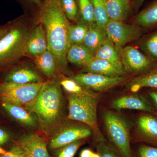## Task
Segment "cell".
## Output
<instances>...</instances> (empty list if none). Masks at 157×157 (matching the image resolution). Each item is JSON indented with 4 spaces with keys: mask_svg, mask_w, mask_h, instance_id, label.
Segmentation results:
<instances>
[{
    "mask_svg": "<svg viewBox=\"0 0 157 157\" xmlns=\"http://www.w3.org/2000/svg\"><path fill=\"white\" fill-rule=\"evenodd\" d=\"M39 19L46 33L48 50L53 54L58 68L67 65V53L70 25L59 0H44L39 14Z\"/></svg>",
    "mask_w": 157,
    "mask_h": 157,
    "instance_id": "obj_1",
    "label": "cell"
},
{
    "mask_svg": "<svg viewBox=\"0 0 157 157\" xmlns=\"http://www.w3.org/2000/svg\"><path fill=\"white\" fill-rule=\"evenodd\" d=\"M25 109L36 114L40 127L46 135H50L61 124L63 117L64 101L57 82H43L36 98L25 105Z\"/></svg>",
    "mask_w": 157,
    "mask_h": 157,
    "instance_id": "obj_2",
    "label": "cell"
},
{
    "mask_svg": "<svg viewBox=\"0 0 157 157\" xmlns=\"http://www.w3.org/2000/svg\"><path fill=\"white\" fill-rule=\"evenodd\" d=\"M68 119L90 127L98 141L105 140L98 128L97 118L98 96L70 94L68 96Z\"/></svg>",
    "mask_w": 157,
    "mask_h": 157,
    "instance_id": "obj_3",
    "label": "cell"
},
{
    "mask_svg": "<svg viewBox=\"0 0 157 157\" xmlns=\"http://www.w3.org/2000/svg\"><path fill=\"white\" fill-rule=\"evenodd\" d=\"M29 33L23 26L9 27L8 33L0 40V67L13 63L25 55Z\"/></svg>",
    "mask_w": 157,
    "mask_h": 157,
    "instance_id": "obj_4",
    "label": "cell"
},
{
    "mask_svg": "<svg viewBox=\"0 0 157 157\" xmlns=\"http://www.w3.org/2000/svg\"><path fill=\"white\" fill-rule=\"evenodd\" d=\"M105 130L110 142L122 157H132L128 124L122 116L112 111L103 114Z\"/></svg>",
    "mask_w": 157,
    "mask_h": 157,
    "instance_id": "obj_5",
    "label": "cell"
},
{
    "mask_svg": "<svg viewBox=\"0 0 157 157\" xmlns=\"http://www.w3.org/2000/svg\"><path fill=\"white\" fill-rule=\"evenodd\" d=\"M43 83L19 84L5 81L0 83V97L3 102L20 106L27 105L36 98Z\"/></svg>",
    "mask_w": 157,
    "mask_h": 157,
    "instance_id": "obj_6",
    "label": "cell"
},
{
    "mask_svg": "<svg viewBox=\"0 0 157 157\" xmlns=\"http://www.w3.org/2000/svg\"><path fill=\"white\" fill-rule=\"evenodd\" d=\"M105 30L119 52L127 44L138 39L141 35V29L138 26L112 20L107 24Z\"/></svg>",
    "mask_w": 157,
    "mask_h": 157,
    "instance_id": "obj_7",
    "label": "cell"
},
{
    "mask_svg": "<svg viewBox=\"0 0 157 157\" xmlns=\"http://www.w3.org/2000/svg\"><path fill=\"white\" fill-rule=\"evenodd\" d=\"M93 133L92 129L84 124H69L54 135L49 142V148L53 150L58 149L75 141L83 140Z\"/></svg>",
    "mask_w": 157,
    "mask_h": 157,
    "instance_id": "obj_8",
    "label": "cell"
},
{
    "mask_svg": "<svg viewBox=\"0 0 157 157\" xmlns=\"http://www.w3.org/2000/svg\"><path fill=\"white\" fill-rule=\"evenodd\" d=\"M119 53L121 61L126 72L137 73L152 66L153 63L150 59L132 46L124 47Z\"/></svg>",
    "mask_w": 157,
    "mask_h": 157,
    "instance_id": "obj_9",
    "label": "cell"
},
{
    "mask_svg": "<svg viewBox=\"0 0 157 157\" xmlns=\"http://www.w3.org/2000/svg\"><path fill=\"white\" fill-rule=\"evenodd\" d=\"M123 76L109 77L99 74L81 73L74 76L75 81L90 90L103 91L109 89L124 80Z\"/></svg>",
    "mask_w": 157,
    "mask_h": 157,
    "instance_id": "obj_10",
    "label": "cell"
},
{
    "mask_svg": "<svg viewBox=\"0 0 157 157\" xmlns=\"http://www.w3.org/2000/svg\"><path fill=\"white\" fill-rule=\"evenodd\" d=\"M18 144L24 151L26 157H50L45 139L39 135H24Z\"/></svg>",
    "mask_w": 157,
    "mask_h": 157,
    "instance_id": "obj_11",
    "label": "cell"
},
{
    "mask_svg": "<svg viewBox=\"0 0 157 157\" xmlns=\"http://www.w3.org/2000/svg\"><path fill=\"white\" fill-rule=\"evenodd\" d=\"M48 50L45 29L41 24L29 34L26 45L25 54L35 58Z\"/></svg>",
    "mask_w": 157,
    "mask_h": 157,
    "instance_id": "obj_12",
    "label": "cell"
},
{
    "mask_svg": "<svg viewBox=\"0 0 157 157\" xmlns=\"http://www.w3.org/2000/svg\"><path fill=\"white\" fill-rule=\"evenodd\" d=\"M110 105L115 109H135L155 113V108L151 103L142 96L137 95L125 96L117 98L113 100Z\"/></svg>",
    "mask_w": 157,
    "mask_h": 157,
    "instance_id": "obj_13",
    "label": "cell"
},
{
    "mask_svg": "<svg viewBox=\"0 0 157 157\" xmlns=\"http://www.w3.org/2000/svg\"><path fill=\"white\" fill-rule=\"evenodd\" d=\"M136 132L144 141L157 144V118L149 114L140 116L136 121Z\"/></svg>",
    "mask_w": 157,
    "mask_h": 157,
    "instance_id": "obj_14",
    "label": "cell"
},
{
    "mask_svg": "<svg viewBox=\"0 0 157 157\" xmlns=\"http://www.w3.org/2000/svg\"><path fill=\"white\" fill-rule=\"evenodd\" d=\"M82 73H93L116 77L123 76L126 74V71L123 68L119 67L107 61L95 58L84 67Z\"/></svg>",
    "mask_w": 157,
    "mask_h": 157,
    "instance_id": "obj_15",
    "label": "cell"
},
{
    "mask_svg": "<svg viewBox=\"0 0 157 157\" xmlns=\"http://www.w3.org/2000/svg\"><path fill=\"white\" fill-rule=\"evenodd\" d=\"M5 81L19 84L43 82L42 78L35 70L27 67L12 70L6 75Z\"/></svg>",
    "mask_w": 157,
    "mask_h": 157,
    "instance_id": "obj_16",
    "label": "cell"
},
{
    "mask_svg": "<svg viewBox=\"0 0 157 157\" xmlns=\"http://www.w3.org/2000/svg\"><path fill=\"white\" fill-rule=\"evenodd\" d=\"M107 37L105 29L94 23L89 26L82 45L95 54Z\"/></svg>",
    "mask_w": 157,
    "mask_h": 157,
    "instance_id": "obj_17",
    "label": "cell"
},
{
    "mask_svg": "<svg viewBox=\"0 0 157 157\" xmlns=\"http://www.w3.org/2000/svg\"><path fill=\"white\" fill-rule=\"evenodd\" d=\"M106 10L110 20L122 21L128 16L130 0H106Z\"/></svg>",
    "mask_w": 157,
    "mask_h": 157,
    "instance_id": "obj_18",
    "label": "cell"
},
{
    "mask_svg": "<svg viewBox=\"0 0 157 157\" xmlns=\"http://www.w3.org/2000/svg\"><path fill=\"white\" fill-rule=\"evenodd\" d=\"M67 60L72 63L85 67L95 59L94 54L84 45H72L68 50Z\"/></svg>",
    "mask_w": 157,
    "mask_h": 157,
    "instance_id": "obj_19",
    "label": "cell"
},
{
    "mask_svg": "<svg viewBox=\"0 0 157 157\" xmlns=\"http://www.w3.org/2000/svg\"><path fill=\"white\" fill-rule=\"evenodd\" d=\"M95 58L105 60L121 68H123L120 53L108 36L94 54Z\"/></svg>",
    "mask_w": 157,
    "mask_h": 157,
    "instance_id": "obj_20",
    "label": "cell"
},
{
    "mask_svg": "<svg viewBox=\"0 0 157 157\" xmlns=\"http://www.w3.org/2000/svg\"><path fill=\"white\" fill-rule=\"evenodd\" d=\"M35 58L34 63L38 70L48 78L54 76L58 68L53 54L48 50Z\"/></svg>",
    "mask_w": 157,
    "mask_h": 157,
    "instance_id": "obj_21",
    "label": "cell"
},
{
    "mask_svg": "<svg viewBox=\"0 0 157 157\" xmlns=\"http://www.w3.org/2000/svg\"><path fill=\"white\" fill-rule=\"evenodd\" d=\"M2 106L12 117L24 125L29 127L36 125L33 117L29 111L20 106L10 102H3Z\"/></svg>",
    "mask_w": 157,
    "mask_h": 157,
    "instance_id": "obj_22",
    "label": "cell"
},
{
    "mask_svg": "<svg viewBox=\"0 0 157 157\" xmlns=\"http://www.w3.org/2000/svg\"><path fill=\"white\" fill-rule=\"evenodd\" d=\"M134 22L137 25L149 28L157 25V0H155L136 15Z\"/></svg>",
    "mask_w": 157,
    "mask_h": 157,
    "instance_id": "obj_23",
    "label": "cell"
},
{
    "mask_svg": "<svg viewBox=\"0 0 157 157\" xmlns=\"http://www.w3.org/2000/svg\"><path fill=\"white\" fill-rule=\"evenodd\" d=\"M128 87L133 93L137 92L143 88H157V69L133 79L128 84Z\"/></svg>",
    "mask_w": 157,
    "mask_h": 157,
    "instance_id": "obj_24",
    "label": "cell"
},
{
    "mask_svg": "<svg viewBox=\"0 0 157 157\" xmlns=\"http://www.w3.org/2000/svg\"><path fill=\"white\" fill-rule=\"evenodd\" d=\"M106 0H91L94 14L95 23L101 29H105L110 20L107 14Z\"/></svg>",
    "mask_w": 157,
    "mask_h": 157,
    "instance_id": "obj_25",
    "label": "cell"
},
{
    "mask_svg": "<svg viewBox=\"0 0 157 157\" xmlns=\"http://www.w3.org/2000/svg\"><path fill=\"white\" fill-rule=\"evenodd\" d=\"M80 22L90 26L95 23L94 14L91 0H78Z\"/></svg>",
    "mask_w": 157,
    "mask_h": 157,
    "instance_id": "obj_26",
    "label": "cell"
},
{
    "mask_svg": "<svg viewBox=\"0 0 157 157\" xmlns=\"http://www.w3.org/2000/svg\"><path fill=\"white\" fill-rule=\"evenodd\" d=\"M88 28V26L81 22L76 25H70L69 39L70 45L82 44Z\"/></svg>",
    "mask_w": 157,
    "mask_h": 157,
    "instance_id": "obj_27",
    "label": "cell"
},
{
    "mask_svg": "<svg viewBox=\"0 0 157 157\" xmlns=\"http://www.w3.org/2000/svg\"><path fill=\"white\" fill-rule=\"evenodd\" d=\"M60 84L70 94L98 96L96 93L82 86L74 79L65 78L60 82Z\"/></svg>",
    "mask_w": 157,
    "mask_h": 157,
    "instance_id": "obj_28",
    "label": "cell"
},
{
    "mask_svg": "<svg viewBox=\"0 0 157 157\" xmlns=\"http://www.w3.org/2000/svg\"><path fill=\"white\" fill-rule=\"evenodd\" d=\"M63 11L68 20L76 21L79 15L78 6L76 0H59Z\"/></svg>",
    "mask_w": 157,
    "mask_h": 157,
    "instance_id": "obj_29",
    "label": "cell"
},
{
    "mask_svg": "<svg viewBox=\"0 0 157 157\" xmlns=\"http://www.w3.org/2000/svg\"><path fill=\"white\" fill-rule=\"evenodd\" d=\"M82 144L83 140H78L62 147L58 149L56 157H74Z\"/></svg>",
    "mask_w": 157,
    "mask_h": 157,
    "instance_id": "obj_30",
    "label": "cell"
},
{
    "mask_svg": "<svg viewBox=\"0 0 157 157\" xmlns=\"http://www.w3.org/2000/svg\"><path fill=\"white\" fill-rule=\"evenodd\" d=\"M98 153L101 157H119L115 151L105 140L98 141L97 147Z\"/></svg>",
    "mask_w": 157,
    "mask_h": 157,
    "instance_id": "obj_31",
    "label": "cell"
},
{
    "mask_svg": "<svg viewBox=\"0 0 157 157\" xmlns=\"http://www.w3.org/2000/svg\"><path fill=\"white\" fill-rule=\"evenodd\" d=\"M145 49L152 56L157 59V33L150 37L145 44Z\"/></svg>",
    "mask_w": 157,
    "mask_h": 157,
    "instance_id": "obj_32",
    "label": "cell"
},
{
    "mask_svg": "<svg viewBox=\"0 0 157 157\" xmlns=\"http://www.w3.org/2000/svg\"><path fill=\"white\" fill-rule=\"evenodd\" d=\"M139 157H157V148L141 145L138 149Z\"/></svg>",
    "mask_w": 157,
    "mask_h": 157,
    "instance_id": "obj_33",
    "label": "cell"
},
{
    "mask_svg": "<svg viewBox=\"0 0 157 157\" xmlns=\"http://www.w3.org/2000/svg\"><path fill=\"white\" fill-rule=\"evenodd\" d=\"M0 157H26L25 152L19 144L14 145L7 154Z\"/></svg>",
    "mask_w": 157,
    "mask_h": 157,
    "instance_id": "obj_34",
    "label": "cell"
},
{
    "mask_svg": "<svg viewBox=\"0 0 157 157\" xmlns=\"http://www.w3.org/2000/svg\"><path fill=\"white\" fill-rule=\"evenodd\" d=\"M149 96L151 101V104L155 108V113L157 118V92L152 91L149 93Z\"/></svg>",
    "mask_w": 157,
    "mask_h": 157,
    "instance_id": "obj_35",
    "label": "cell"
},
{
    "mask_svg": "<svg viewBox=\"0 0 157 157\" xmlns=\"http://www.w3.org/2000/svg\"><path fill=\"white\" fill-rule=\"evenodd\" d=\"M9 134L4 130L0 128V145H3L9 140Z\"/></svg>",
    "mask_w": 157,
    "mask_h": 157,
    "instance_id": "obj_36",
    "label": "cell"
},
{
    "mask_svg": "<svg viewBox=\"0 0 157 157\" xmlns=\"http://www.w3.org/2000/svg\"><path fill=\"white\" fill-rule=\"evenodd\" d=\"M21 1L25 2L26 4L31 6H38L40 9L42 7V3L41 2V0H21Z\"/></svg>",
    "mask_w": 157,
    "mask_h": 157,
    "instance_id": "obj_37",
    "label": "cell"
},
{
    "mask_svg": "<svg viewBox=\"0 0 157 157\" xmlns=\"http://www.w3.org/2000/svg\"><path fill=\"white\" fill-rule=\"evenodd\" d=\"M93 152L89 149L83 150L80 153V157H90Z\"/></svg>",
    "mask_w": 157,
    "mask_h": 157,
    "instance_id": "obj_38",
    "label": "cell"
},
{
    "mask_svg": "<svg viewBox=\"0 0 157 157\" xmlns=\"http://www.w3.org/2000/svg\"><path fill=\"white\" fill-rule=\"evenodd\" d=\"M145 1V0H134V7L135 11H137L139 10Z\"/></svg>",
    "mask_w": 157,
    "mask_h": 157,
    "instance_id": "obj_39",
    "label": "cell"
},
{
    "mask_svg": "<svg viewBox=\"0 0 157 157\" xmlns=\"http://www.w3.org/2000/svg\"><path fill=\"white\" fill-rule=\"evenodd\" d=\"M9 30V28L0 27V40L8 33Z\"/></svg>",
    "mask_w": 157,
    "mask_h": 157,
    "instance_id": "obj_40",
    "label": "cell"
},
{
    "mask_svg": "<svg viewBox=\"0 0 157 157\" xmlns=\"http://www.w3.org/2000/svg\"><path fill=\"white\" fill-rule=\"evenodd\" d=\"M8 151H6L5 150L0 147V155H4L7 154Z\"/></svg>",
    "mask_w": 157,
    "mask_h": 157,
    "instance_id": "obj_41",
    "label": "cell"
},
{
    "mask_svg": "<svg viewBox=\"0 0 157 157\" xmlns=\"http://www.w3.org/2000/svg\"><path fill=\"white\" fill-rule=\"evenodd\" d=\"M90 157H101V156H100V155L98 153H94L93 152L92 154Z\"/></svg>",
    "mask_w": 157,
    "mask_h": 157,
    "instance_id": "obj_42",
    "label": "cell"
}]
</instances>
